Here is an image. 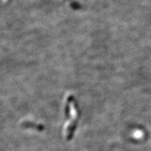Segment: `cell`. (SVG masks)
Segmentation results:
<instances>
[{
  "label": "cell",
  "instance_id": "obj_1",
  "mask_svg": "<svg viewBox=\"0 0 151 151\" xmlns=\"http://www.w3.org/2000/svg\"><path fill=\"white\" fill-rule=\"evenodd\" d=\"M143 137V134L141 131H139V130H137L134 133V137L136 138V139H141Z\"/></svg>",
  "mask_w": 151,
  "mask_h": 151
},
{
  "label": "cell",
  "instance_id": "obj_2",
  "mask_svg": "<svg viewBox=\"0 0 151 151\" xmlns=\"http://www.w3.org/2000/svg\"><path fill=\"white\" fill-rule=\"evenodd\" d=\"M4 1H5V0H4Z\"/></svg>",
  "mask_w": 151,
  "mask_h": 151
}]
</instances>
